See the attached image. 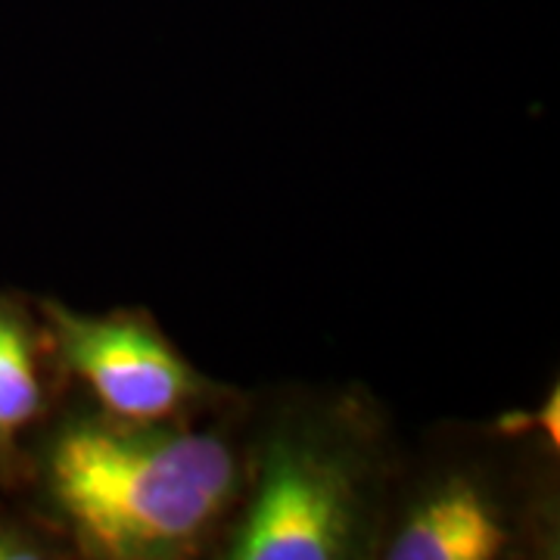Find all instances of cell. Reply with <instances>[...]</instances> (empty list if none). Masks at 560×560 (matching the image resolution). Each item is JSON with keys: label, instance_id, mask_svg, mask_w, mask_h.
Listing matches in <instances>:
<instances>
[{"label": "cell", "instance_id": "3", "mask_svg": "<svg viewBox=\"0 0 560 560\" xmlns=\"http://www.w3.org/2000/svg\"><path fill=\"white\" fill-rule=\"evenodd\" d=\"M560 442L440 420L405 442L377 560H555Z\"/></svg>", "mask_w": 560, "mask_h": 560}, {"label": "cell", "instance_id": "4", "mask_svg": "<svg viewBox=\"0 0 560 560\" xmlns=\"http://www.w3.org/2000/svg\"><path fill=\"white\" fill-rule=\"evenodd\" d=\"M66 381L103 411L140 423H206L246 389L200 371L147 305L81 312L35 296Z\"/></svg>", "mask_w": 560, "mask_h": 560}, {"label": "cell", "instance_id": "6", "mask_svg": "<svg viewBox=\"0 0 560 560\" xmlns=\"http://www.w3.org/2000/svg\"><path fill=\"white\" fill-rule=\"evenodd\" d=\"M0 560H75V551L28 501L0 492Z\"/></svg>", "mask_w": 560, "mask_h": 560}, {"label": "cell", "instance_id": "5", "mask_svg": "<svg viewBox=\"0 0 560 560\" xmlns=\"http://www.w3.org/2000/svg\"><path fill=\"white\" fill-rule=\"evenodd\" d=\"M72 389L60 371L38 300L0 287V492L16 495L25 480L28 442Z\"/></svg>", "mask_w": 560, "mask_h": 560}, {"label": "cell", "instance_id": "2", "mask_svg": "<svg viewBox=\"0 0 560 560\" xmlns=\"http://www.w3.org/2000/svg\"><path fill=\"white\" fill-rule=\"evenodd\" d=\"M401 448L364 383L249 389L246 480L215 560H377Z\"/></svg>", "mask_w": 560, "mask_h": 560}, {"label": "cell", "instance_id": "1", "mask_svg": "<svg viewBox=\"0 0 560 560\" xmlns=\"http://www.w3.org/2000/svg\"><path fill=\"white\" fill-rule=\"evenodd\" d=\"M246 405L206 423H140L75 386L28 442L16 492L75 560H215L246 480Z\"/></svg>", "mask_w": 560, "mask_h": 560}]
</instances>
